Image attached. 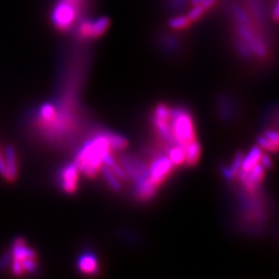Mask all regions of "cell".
<instances>
[{
  "mask_svg": "<svg viewBox=\"0 0 279 279\" xmlns=\"http://www.w3.org/2000/svg\"><path fill=\"white\" fill-rule=\"evenodd\" d=\"M109 154H111V147L106 134L98 135L81 149L77 156L76 165L87 177L92 178Z\"/></svg>",
  "mask_w": 279,
  "mask_h": 279,
  "instance_id": "6da1fadb",
  "label": "cell"
},
{
  "mask_svg": "<svg viewBox=\"0 0 279 279\" xmlns=\"http://www.w3.org/2000/svg\"><path fill=\"white\" fill-rule=\"evenodd\" d=\"M170 128L173 142L182 147L196 140L193 120L191 116L183 110H170Z\"/></svg>",
  "mask_w": 279,
  "mask_h": 279,
  "instance_id": "7a4b0ae2",
  "label": "cell"
},
{
  "mask_svg": "<svg viewBox=\"0 0 279 279\" xmlns=\"http://www.w3.org/2000/svg\"><path fill=\"white\" fill-rule=\"evenodd\" d=\"M78 13L79 10L74 6L63 2V0H59L52 13L53 24L58 30L66 31L75 23Z\"/></svg>",
  "mask_w": 279,
  "mask_h": 279,
  "instance_id": "3957f363",
  "label": "cell"
},
{
  "mask_svg": "<svg viewBox=\"0 0 279 279\" xmlns=\"http://www.w3.org/2000/svg\"><path fill=\"white\" fill-rule=\"evenodd\" d=\"M13 263H12V271L15 275L21 276L24 274L22 264L30 258H37L36 253H34L31 248H29L23 239H17L14 242L13 245Z\"/></svg>",
  "mask_w": 279,
  "mask_h": 279,
  "instance_id": "277c9868",
  "label": "cell"
},
{
  "mask_svg": "<svg viewBox=\"0 0 279 279\" xmlns=\"http://www.w3.org/2000/svg\"><path fill=\"white\" fill-rule=\"evenodd\" d=\"M173 163L169 157H158L150 166L148 177L150 181L157 187L159 186L173 171Z\"/></svg>",
  "mask_w": 279,
  "mask_h": 279,
  "instance_id": "5b68a950",
  "label": "cell"
},
{
  "mask_svg": "<svg viewBox=\"0 0 279 279\" xmlns=\"http://www.w3.org/2000/svg\"><path fill=\"white\" fill-rule=\"evenodd\" d=\"M62 188L67 193H73L78 188V180H79V169L76 163L69 164L65 166L60 176Z\"/></svg>",
  "mask_w": 279,
  "mask_h": 279,
  "instance_id": "8992f818",
  "label": "cell"
},
{
  "mask_svg": "<svg viewBox=\"0 0 279 279\" xmlns=\"http://www.w3.org/2000/svg\"><path fill=\"white\" fill-rule=\"evenodd\" d=\"M263 178L264 166L261 163H258L247 173H242V181L248 189H255L262 182Z\"/></svg>",
  "mask_w": 279,
  "mask_h": 279,
  "instance_id": "52a82bcc",
  "label": "cell"
},
{
  "mask_svg": "<svg viewBox=\"0 0 279 279\" xmlns=\"http://www.w3.org/2000/svg\"><path fill=\"white\" fill-rule=\"evenodd\" d=\"M6 166H7V173H8V178L9 181H14L17 177L18 174V162H17V154L14 147L9 146L6 149Z\"/></svg>",
  "mask_w": 279,
  "mask_h": 279,
  "instance_id": "ba28073f",
  "label": "cell"
},
{
  "mask_svg": "<svg viewBox=\"0 0 279 279\" xmlns=\"http://www.w3.org/2000/svg\"><path fill=\"white\" fill-rule=\"evenodd\" d=\"M155 190H156V186L150 181L148 177V173L146 176L137 180L136 196L141 200H149L150 198L154 196Z\"/></svg>",
  "mask_w": 279,
  "mask_h": 279,
  "instance_id": "9c48e42d",
  "label": "cell"
},
{
  "mask_svg": "<svg viewBox=\"0 0 279 279\" xmlns=\"http://www.w3.org/2000/svg\"><path fill=\"white\" fill-rule=\"evenodd\" d=\"M262 150L260 147H254L250 152L246 155V157L241 161L242 173H247L252 169H254L258 163H260V159L262 156Z\"/></svg>",
  "mask_w": 279,
  "mask_h": 279,
  "instance_id": "30bf717a",
  "label": "cell"
},
{
  "mask_svg": "<svg viewBox=\"0 0 279 279\" xmlns=\"http://www.w3.org/2000/svg\"><path fill=\"white\" fill-rule=\"evenodd\" d=\"M184 149V154H185V162L189 165H194L200 157H201V146L200 144L197 142V140L194 141L186 144L185 146H183Z\"/></svg>",
  "mask_w": 279,
  "mask_h": 279,
  "instance_id": "8fae6325",
  "label": "cell"
},
{
  "mask_svg": "<svg viewBox=\"0 0 279 279\" xmlns=\"http://www.w3.org/2000/svg\"><path fill=\"white\" fill-rule=\"evenodd\" d=\"M78 265H79L80 271L85 274H94L98 270L96 258L90 254L83 255L80 258Z\"/></svg>",
  "mask_w": 279,
  "mask_h": 279,
  "instance_id": "7c38bea8",
  "label": "cell"
},
{
  "mask_svg": "<svg viewBox=\"0 0 279 279\" xmlns=\"http://www.w3.org/2000/svg\"><path fill=\"white\" fill-rule=\"evenodd\" d=\"M110 26V20L107 17H100L90 21V38H98L107 31Z\"/></svg>",
  "mask_w": 279,
  "mask_h": 279,
  "instance_id": "4fadbf2b",
  "label": "cell"
},
{
  "mask_svg": "<svg viewBox=\"0 0 279 279\" xmlns=\"http://www.w3.org/2000/svg\"><path fill=\"white\" fill-rule=\"evenodd\" d=\"M40 117H41V120L45 122L46 124L55 122L57 117L56 108L52 103H45L40 110Z\"/></svg>",
  "mask_w": 279,
  "mask_h": 279,
  "instance_id": "5bb4252c",
  "label": "cell"
},
{
  "mask_svg": "<svg viewBox=\"0 0 279 279\" xmlns=\"http://www.w3.org/2000/svg\"><path fill=\"white\" fill-rule=\"evenodd\" d=\"M169 159L172 161L174 165H180L185 162V154L184 149L180 145H176L170 149L169 151Z\"/></svg>",
  "mask_w": 279,
  "mask_h": 279,
  "instance_id": "9a60e30c",
  "label": "cell"
},
{
  "mask_svg": "<svg viewBox=\"0 0 279 279\" xmlns=\"http://www.w3.org/2000/svg\"><path fill=\"white\" fill-rule=\"evenodd\" d=\"M106 136L108 138V142L110 144L111 149L122 150V149H124L127 146V141H126V140L124 137H122L121 135L113 134V133H108V134H106Z\"/></svg>",
  "mask_w": 279,
  "mask_h": 279,
  "instance_id": "2e32d148",
  "label": "cell"
},
{
  "mask_svg": "<svg viewBox=\"0 0 279 279\" xmlns=\"http://www.w3.org/2000/svg\"><path fill=\"white\" fill-rule=\"evenodd\" d=\"M103 175H104V178H106V180L108 181V183L110 184V186L115 189V190H118L120 189V182L118 181V177L115 175V174L109 169V168H106L103 169Z\"/></svg>",
  "mask_w": 279,
  "mask_h": 279,
  "instance_id": "e0dca14e",
  "label": "cell"
},
{
  "mask_svg": "<svg viewBox=\"0 0 279 279\" xmlns=\"http://www.w3.org/2000/svg\"><path fill=\"white\" fill-rule=\"evenodd\" d=\"M189 20L187 19V17H176V18H173L169 21V25L170 27L174 28V29H184L188 26L189 24Z\"/></svg>",
  "mask_w": 279,
  "mask_h": 279,
  "instance_id": "ac0fdd59",
  "label": "cell"
},
{
  "mask_svg": "<svg viewBox=\"0 0 279 279\" xmlns=\"http://www.w3.org/2000/svg\"><path fill=\"white\" fill-rule=\"evenodd\" d=\"M204 12H205V9L202 6H194V8L188 13L187 19L189 20V22L197 21L203 16Z\"/></svg>",
  "mask_w": 279,
  "mask_h": 279,
  "instance_id": "d6986e66",
  "label": "cell"
},
{
  "mask_svg": "<svg viewBox=\"0 0 279 279\" xmlns=\"http://www.w3.org/2000/svg\"><path fill=\"white\" fill-rule=\"evenodd\" d=\"M259 143H260V147L262 148H265V149H268V150H271V151H276L277 150V147L274 146L269 140L265 136H262L259 138Z\"/></svg>",
  "mask_w": 279,
  "mask_h": 279,
  "instance_id": "ffe728a7",
  "label": "cell"
},
{
  "mask_svg": "<svg viewBox=\"0 0 279 279\" xmlns=\"http://www.w3.org/2000/svg\"><path fill=\"white\" fill-rule=\"evenodd\" d=\"M0 175H2L5 179L8 178L6 161H5V157H4V154L2 151H0Z\"/></svg>",
  "mask_w": 279,
  "mask_h": 279,
  "instance_id": "44dd1931",
  "label": "cell"
},
{
  "mask_svg": "<svg viewBox=\"0 0 279 279\" xmlns=\"http://www.w3.org/2000/svg\"><path fill=\"white\" fill-rule=\"evenodd\" d=\"M265 137H267L269 141L276 147H278V134L275 131H268L265 134Z\"/></svg>",
  "mask_w": 279,
  "mask_h": 279,
  "instance_id": "7402d4cb",
  "label": "cell"
},
{
  "mask_svg": "<svg viewBox=\"0 0 279 279\" xmlns=\"http://www.w3.org/2000/svg\"><path fill=\"white\" fill-rule=\"evenodd\" d=\"M260 163L264 166V168H270L272 164V160L270 158V156H268L267 154H262L261 159H260Z\"/></svg>",
  "mask_w": 279,
  "mask_h": 279,
  "instance_id": "603a6c76",
  "label": "cell"
},
{
  "mask_svg": "<svg viewBox=\"0 0 279 279\" xmlns=\"http://www.w3.org/2000/svg\"><path fill=\"white\" fill-rule=\"evenodd\" d=\"M185 5V0H172L171 6L175 9H180Z\"/></svg>",
  "mask_w": 279,
  "mask_h": 279,
  "instance_id": "cb8c5ba5",
  "label": "cell"
},
{
  "mask_svg": "<svg viewBox=\"0 0 279 279\" xmlns=\"http://www.w3.org/2000/svg\"><path fill=\"white\" fill-rule=\"evenodd\" d=\"M215 2H216V0H204V2L202 3V7L205 9V11L206 10H208V9H210V8H212L213 7V5L215 4Z\"/></svg>",
  "mask_w": 279,
  "mask_h": 279,
  "instance_id": "d4e9b609",
  "label": "cell"
},
{
  "mask_svg": "<svg viewBox=\"0 0 279 279\" xmlns=\"http://www.w3.org/2000/svg\"><path fill=\"white\" fill-rule=\"evenodd\" d=\"M204 0H191V4L193 6H201Z\"/></svg>",
  "mask_w": 279,
  "mask_h": 279,
  "instance_id": "484cf974",
  "label": "cell"
}]
</instances>
